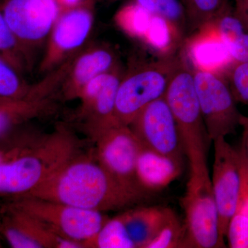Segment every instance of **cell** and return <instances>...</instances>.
<instances>
[{
  "label": "cell",
  "mask_w": 248,
  "mask_h": 248,
  "mask_svg": "<svg viewBox=\"0 0 248 248\" xmlns=\"http://www.w3.org/2000/svg\"><path fill=\"white\" fill-rule=\"evenodd\" d=\"M23 197L107 213L140 205L153 196L135 192L121 184L103 167L94 153H81L43 185Z\"/></svg>",
  "instance_id": "obj_1"
},
{
  "label": "cell",
  "mask_w": 248,
  "mask_h": 248,
  "mask_svg": "<svg viewBox=\"0 0 248 248\" xmlns=\"http://www.w3.org/2000/svg\"><path fill=\"white\" fill-rule=\"evenodd\" d=\"M81 146L76 135L63 127L38 138L0 166V197L16 198L35 190L81 154Z\"/></svg>",
  "instance_id": "obj_2"
},
{
  "label": "cell",
  "mask_w": 248,
  "mask_h": 248,
  "mask_svg": "<svg viewBox=\"0 0 248 248\" xmlns=\"http://www.w3.org/2000/svg\"><path fill=\"white\" fill-rule=\"evenodd\" d=\"M165 97L175 119L190 172L208 170L212 140L201 111L192 68L183 56L179 58Z\"/></svg>",
  "instance_id": "obj_3"
},
{
  "label": "cell",
  "mask_w": 248,
  "mask_h": 248,
  "mask_svg": "<svg viewBox=\"0 0 248 248\" xmlns=\"http://www.w3.org/2000/svg\"><path fill=\"white\" fill-rule=\"evenodd\" d=\"M179 58L161 57L121 81L115 102L117 124L130 125L142 109L165 97Z\"/></svg>",
  "instance_id": "obj_4"
},
{
  "label": "cell",
  "mask_w": 248,
  "mask_h": 248,
  "mask_svg": "<svg viewBox=\"0 0 248 248\" xmlns=\"http://www.w3.org/2000/svg\"><path fill=\"white\" fill-rule=\"evenodd\" d=\"M6 200L35 217L57 234L79 243L84 248L110 218L102 212L35 197H20Z\"/></svg>",
  "instance_id": "obj_5"
},
{
  "label": "cell",
  "mask_w": 248,
  "mask_h": 248,
  "mask_svg": "<svg viewBox=\"0 0 248 248\" xmlns=\"http://www.w3.org/2000/svg\"><path fill=\"white\" fill-rule=\"evenodd\" d=\"M182 205L185 215L186 248L226 247L220 235L210 172L189 174Z\"/></svg>",
  "instance_id": "obj_6"
},
{
  "label": "cell",
  "mask_w": 248,
  "mask_h": 248,
  "mask_svg": "<svg viewBox=\"0 0 248 248\" xmlns=\"http://www.w3.org/2000/svg\"><path fill=\"white\" fill-rule=\"evenodd\" d=\"M197 98L212 141L236 133L240 113L228 81L223 76L192 68Z\"/></svg>",
  "instance_id": "obj_7"
},
{
  "label": "cell",
  "mask_w": 248,
  "mask_h": 248,
  "mask_svg": "<svg viewBox=\"0 0 248 248\" xmlns=\"http://www.w3.org/2000/svg\"><path fill=\"white\" fill-rule=\"evenodd\" d=\"M94 143V156L112 177L130 190L154 196L139 185L136 164L141 143L128 125L116 124L109 127Z\"/></svg>",
  "instance_id": "obj_8"
},
{
  "label": "cell",
  "mask_w": 248,
  "mask_h": 248,
  "mask_svg": "<svg viewBox=\"0 0 248 248\" xmlns=\"http://www.w3.org/2000/svg\"><path fill=\"white\" fill-rule=\"evenodd\" d=\"M128 126L142 146L184 161L182 139L166 97L156 99L142 109Z\"/></svg>",
  "instance_id": "obj_9"
},
{
  "label": "cell",
  "mask_w": 248,
  "mask_h": 248,
  "mask_svg": "<svg viewBox=\"0 0 248 248\" xmlns=\"http://www.w3.org/2000/svg\"><path fill=\"white\" fill-rule=\"evenodd\" d=\"M214 162L211 183L218 216L221 239H226L228 225L234 215L241 186V155L226 138L213 140Z\"/></svg>",
  "instance_id": "obj_10"
},
{
  "label": "cell",
  "mask_w": 248,
  "mask_h": 248,
  "mask_svg": "<svg viewBox=\"0 0 248 248\" xmlns=\"http://www.w3.org/2000/svg\"><path fill=\"white\" fill-rule=\"evenodd\" d=\"M0 231L13 248H84L57 234L9 200L0 205Z\"/></svg>",
  "instance_id": "obj_11"
},
{
  "label": "cell",
  "mask_w": 248,
  "mask_h": 248,
  "mask_svg": "<svg viewBox=\"0 0 248 248\" xmlns=\"http://www.w3.org/2000/svg\"><path fill=\"white\" fill-rule=\"evenodd\" d=\"M120 82L117 73L107 72L91 79L81 91L84 132L93 143L104 130L117 124L115 108Z\"/></svg>",
  "instance_id": "obj_12"
},
{
  "label": "cell",
  "mask_w": 248,
  "mask_h": 248,
  "mask_svg": "<svg viewBox=\"0 0 248 248\" xmlns=\"http://www.w3.org/2000/svg\"><path fill=\"white\" fill-rule=\"evenodd\" d=\"M2 11L19 43L46 35L58 16V7L55 0H8Z\"/></svg>",
  "instance_id": "obj_13"
},
{
  "label": "cell",
  "mask_w": 248,
  "mask_h": 248,
  "mask_svg": "<svg viewBox=\"0 0 248 248\" xmlns=\"http://www.w3.org/2000/svg\"><path fill=\"white\" fill-rule=\"evenodd\" d=\"M184 46L183 57L194 69L223 76L234 63L213 22L192 32Z\"/></svg>",
  "instance_id": "obj_14"
},
{
  "label": "cell",
  "mask_w": 248,
  "mask_h": 248,
  "mask_svg": "<svg viewBox=\"0 0 248 248\" xmlns=\"http://www.w3.org/2000/svg\"><path fill=\"white\" fill-rule=\"evenodd\" d=\"M184 161L142 146L136 164V177L142 190L151 195L164 190L182 174Z\"/></svg>",
  "instance_id": "obj_15"
},
{
  "label": "cell",
  "mask_w": 248,
  "mask_h": 248,
  "mask_svg": "<svg viewBox=\"0 0 248 248\" xmlns=\"http://www.w3.org/2000/svg\"><path fill=\"white\" fill-rule=\"evenodd\" d=\"M161 206H137L121 214L136 248H147L172 213Z\"/></svg>",
  "instance_id": "obj_16"
},
{
  "label": "cell",
  "mask_w": 248,
  "mask_h": 248,
  "mask_svg": "<svg viewBox=\"0 0 248 248\" xmlns=\"http://www.w3.org/2000/svg\"><path fill=\"white\" fill-rule=\"evenodd\" d=\"M241 155V186L234 215L232 217L226 239L231 248H248V163L242 145Z\"/></svg>",
  "instance_id": "obj_17"
},
{
  "label": "cell",
  "mask_w": 248,
  "mask_h": 248,
  "mask_svg": "<svg viewBox=\"0 0 248 248\" xmlns=\"http://www.w3.org/2000/svg\"><path fill=\"white\" fill-rule=\"evenodd\" d=\"M234 63L248 62V31L228 8L213 21Z\"/></svg>",
  "instance_id": "obj_18"
},
{
  "label": "cell",
  "mask_w": 248,
  "mask_h": 248,
  "mask_svg": "<svg viewBox=\"0 0 248 248\" xmlns=\"http://www.w3.org/2000/svg\"><path fill=\"white\" fill-rule=\"evenodd\" d=\"M46 103L32 92L22 99L0 103V140L44 110Z\"/></svg>",
  "instance_id": "obj_19"
},
{
  "label": "cell",
  "mask_w": 248,
  "mask_h": 248,
  "mask_svg": "<svg viewBox=\"0 0 248 248\" xmlns=\"http://www.w3.org/2000/svg\"><path fill=\"white\" fill-rule=\"evenodd\" d=\"M92 17L84 10L68 13L59 21L55 33V45L62 50H71L79 46L89 34Z\"/></svg>",
  "instance_id": "obj_20"
},
{
  "label": "cell",
  "mask_w": 248,
  "mask_h": 248,
  "mask_svg": "<svg viewBox=\"0 0 248 248\" xmlns=\"http://www.w3.org/2000/svg\"><path fill=\"white\" fill-rule=\"evenodd\" d=\"M183 37L169 21L153 15L149 27L142 39L160 55L170 56L178 44L183 43Z\"/></svg>",
  "instance_id": "obj_21"
},
{
  "label": "cell",
  "mask_w": 248,
  "mask_h": 248,
  "mask_svg": "<svg viewBox=\"0 0 248 248\" xmlns=\"http://www.w3.org/2000/svg\"><path fill=\"white\" fill-rule=\"evenodd\" d=\"M113 62L112 54L105 50H97L80 58L74 71V95L80 97L87 83L95 77L108 72Z\"/></svg>",
  "instance_id": "obj_22"
},
{
  "label": "cell",
  "mask_w": 248,
  "mask_h": 248,
  "mask_svg": "<svg viewBox=\"0 0 248 248\" xmlns=\"http://www.w3.org/2000/svg\"><path fill=\"white\" fill-rule=\"evenodd\" d=\"M191 32L213 22L230 7L228 0H183Z\"/></svg>",
  "instance_id": "obj_23"
},
{
  "label": "cell",
  "mask_w": 248,
  "mask_h": 248,
  "mask_svg": "<svg viewBox=\"0 0 248 248\" xmlns=\"http://www.w3.org/2000/svg\"><path fill=\"white\" fill-rule=\"evenodd\" d=\"M86 248H136L129 236L121 214L109 218L95 236L88 243Z\"/></svg>",
  "instance_id": "obj_24"
},
{
  "label": "cell",
  "mask_w": 248,
  "mask_h": 248,
  "mask_svg": "<svg viewBox=\"0 0 248 248\" xmlns=\"http://www.w3.org/2000/svg\"><path fill=\"white\" fill-rule=\"evenodd\" d=\"M136 4L150 14L169 21L182 35L187 31L186 10L182 0H136Z\"/></svg>",
  "instance_id": "obj_25"
},
{
  "label": "cell",
  "mask_w": 248,
  "mask_h": 248,
  "mask_svg": "<svg viewBox=\"0 0 248 248\" xmlns=\"http://www.w3.org/2000/svg\"><path fill=\"white\" fill-rule=\"evenodd\" d=\"M186 248V228L174 211L147 248Z\"/></svg>",
  "instance_id": "obj_26"
},
{
  "label": "cell",
  "mask_w": 248,
  "mask_h": 248,
  "mask_svg": "<svg viewBox=\"0 0 248 248\" xmlns=\"http://www.w3.org/2000/svg\"><path fill=\"white\" fill-rule=\"evenodd\" d=\"M30 93L11 63L0 58V103L22 99Z\"/></svg>",
  "instance_id": "obj_27"
},
{
  "label": "cell",
  "mask_w": 248,
  "mask_h": 248,
  "mask_svg": "<svg viewBox=\"0 0 248 248\" xmlns=\"http://www.w3.org/2000/svg\"><path fill=\"white\" fill-rule=\"evenodd\" d=\"M152 16L153 15L136 4L123 10L117 19L129 33L143 38L149 27Z\"/></svg>",
  "instance_id": "obj_28"
},
{
  "label": "cell",
  "mask_w": 248,
  "mask_h": 248,
  "mask_svg": "<svg viewBox=\"0 0 248 248\" xmlns=\"http://www.w3.org/2000/svg\"><path fill=\"white\" fill-rule=\"evenodd\" d=\"M17 130L0 140V166L25 151L38 139L35 135Z\"/></svg>",
  "instance_id": "obj_29"
},
{
  "label": "cell",
  "mask_w": 248,
  "mask_h": 248,
  "mask_svg": "<svg viewBox=\"0 0 248 248\" xmlns=\"http://www.w3.org/2000/svg\"><path fill=\"white\" fill-rule=\"evenodd\" d=\"M226 73L236 102L248 107V62L234 63Z\"/></svg>",
  "instance_id": "obj_30"
},
{
  "label": "cell",
  "mask_w": 248,
  "mask_h": 248,
  "mask_svg": "<svg viewBox=\"0 0 248 248\" xmlns=\"http://www.w3.org/2000/svg\"><path fill=\"white\" fill-rule=\"evenodd\" d=\"M19 43L10 29L2 11H0V54L6 60L14 59Z\"/></svg>",
  "instance_id": "obj_31"
},
{
  "label": "cell",
  "mask_w": 248,
  "mask_h": 248,
  "mask_svg": "<svg viewBox=\"0 0 248 248\" xmlns=\"http://www.w3.org/2000/svg\"><path fill=\"white\" fill-rule=\"evenodd\" d=\"M234 12L248 31V0H235Z\"/></svg>",
  "instance_id": "obj_32"
},
{
  "label": "cell",
  "mask_w": 248,
  "mask_h": 248,
  "mask_svg": "<svg viewBox=\"0 0 248 248\" xmlns=\"http://www.w3.org/2000/svg\"><path fill=\"white\" fill-rule=\"evenodd\" d=\"M240 126L242 128L243 136L242 145L244 148L245 154H246V159L248 163V116L241 115L240 119Z\"/></svg>",
  "instance_id": "obj_33"
},
{
  "label": "cell",
  "mask_w": 248,
  "mask_h": 248,
  "mask_svg": "<svg viewBox=\"0 0 248 248\" xmlns=\"http://www.w3.org/2000/svg\"><path fill=\"white\" fill-rule=\"evenodd\" d=\"M64 1L68 5H74L78 2V0H64Z\"/></svg>",
  "instance_id": "obj_34"
},
{
  "label": "cell",
  "mask_w": 248,
  "mask_h": 248,
  "mask_svg": "<svg viewBox=\"0 0 248 248\" xmlns=\"http://www.w3.org/2000/svg\"><path fill=\"white\" fill-rule=\"evenodd\" d=\"M1 238H3L2 234H1V231H0V241H1Z\"/></svg>",
  "instance_id": "obj_35"
},
{
  "label": "cell",
  "mask_w": 248,
  "mask_h": 248,
  "mask_svg": "<svg viewBox=\"0 0 248 248\" xmlns=\"http://www.w3.org/2000/svg\"><path fill=\"white\" fill-rule=\"evenodd\" d=\"M182 1H183V0H182Z\"/></svg>",
  "instance_id": "obj_36"
}]
</instances>
